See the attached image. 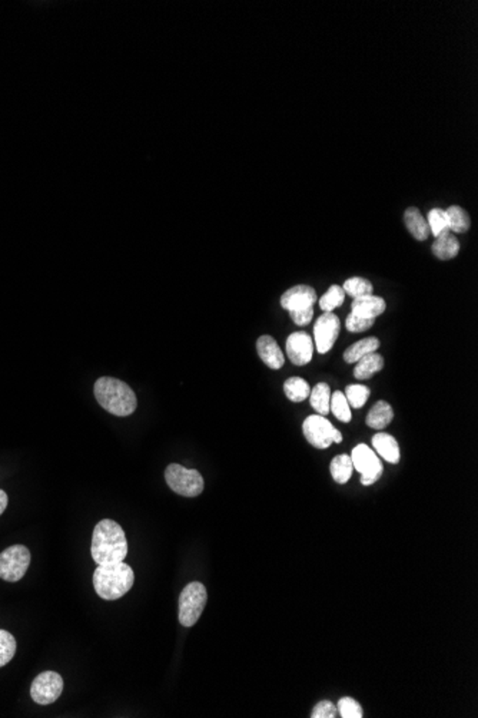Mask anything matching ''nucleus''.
<instances>
[{"label": "nucleus", "mask_w": 478, "mask_h": 718, "mask_svg": "<svg viewBox=\"0 0 478 718\" xmlns=\"http://www.w3.org/2000/svg\"><path fill=\"white\" fill-rule=\"evenodd\" d=\"M315 302H317L315 290L310 285H305V284L291 287L289 290H287L284 292L281 297V306H282V309H285L288 311L313 307Z\"/></svg>", "instance_id": "f8f14e48"}, {"label": "nucleus", "mask_w": 478, "mask_h": 718, "mask_svg": "<svg viewBox=\"0 0 478 718\" xmlns=\"http://www.w3.org/2000/svg\"><path fill=\"white\" fill-rule=\"evenodd\" d=\"M63 691V679L55 671L41 672L32 682L30 697L39 705H49L57 701Z\"/></svg>", "instance_id": "6e6552de"}, {"label": "nucleus", "mask_w": 478, "mask_h": 718, "mask_svg": "<svg viewBox=\"0 0 478 718\" xmlns=\"http://www.w3.org/2000/svg\"><path fill=\"white\" fill-rule=\"evenodd\" d=\"M310 402L318 414L327 416L331 412L329 410V402H331L329 386L327 383H318L314 388H311Z\"/></svg>", "instance_id": "4be33fe9"}, {"label": "nucleus", "mask_w": 478, "mask_h": 718, "mask_svg": "<svg viewBox=\"0 0 478 718\" xmlns=\"http://www.w3.org/2000/svg\"><path fill=\"white\" fill-rule=\"evenodd\" d=\"M351 461L354 468L361 473V483L371 486L377 482L383 475V463L378 459L377 453L371 450L367 445L361 443L353 449Z\"/></svg>", "instance_id": "0eeeda50"}, {"label": "nucleus", "mask_w": 478, "mask_h": 718, "mask_svg": "<svg viewBox=\"0 0 478 718\" xmlns=\"http://www.w3.org/2000/svg\"><path fill=\"white\" fill-rule=\"evenodd\" d=\"M16 654V639L15 637L5 631L0 630V667H5L12 661V658Z\"/></svg>", "instance_id": "c85d7f7f"}, {"label": "nucleus", "mask_w": 478, "mask_h": 718, "mask_svg": "<svg viewBox=\"0 0 478 718\" xmlns=\"http://www.w3.org/2000/svg\"><path fill=\"white\" fill-rule=\"evenodd\" d=\"M289 316H291V320L296 325H306V324H310V321L314 317V309L308 307V309H301V310L289 311Z\"/></svg>", "instance_id": "72a5a7b5"}, {"label": "nucleus", "mask_w": 478, "mask_h": 718, "mask_svg": "<svg viewBox=\"0 0 478 718\" xmlns=\"http://www.w3.org/2000/svg\"><path fill=\"white\" fill-rule=\"evenodd\" d=\"M343 290L346 294L351 296L353 299H357V297H362V296H369L372 294L374 291V287L371 284L369 280L367 278H362V277H351L348 278L344 285H343Z\"/></svg>", "instance_id": "bb28decb"}, {"label": "nucleus", "mask_w": 478, "mask_h": 718, "mask_svg": "<svg viewBox=\"0 0 478 718\" xmlns=\"http://www.w3.org/2000/svg\"><path fill=\"white\" fill-rule=\"evenodd\" d=\"M427 222H428V226H430V233L435 238L439 237V236H444V234H449L450 233L449 217H447L446 210H441V208L431 210L428 212Z\"/></svg>", "instance_id": "393cba45"}, {"label": "nucleus", "mask_w": 478, "mask_h": 718, "mask_svg": "<svg viewBox=\"0 0 478 718\" xmlns=\"http://www.w3.org/2000/svg\"><path fill=\"white\" fill-rule=\"evenodd\" d=\"M392 417H394V412H392V407L390 406V403L380 400L371 407L365 421H367L368 428L380 431V429H384L388 426V424L392 421Z\"/></svg>", "instance_id": "f3484780"}, {"label": "nucleus", "mask_w": 478, "mask_h": 718, "mask_svg": "<svg viewBox=\"0 0 478 718\" xmlns=\"http://www.w3.org/2000/svg\"><path fill=\"white\" fill-rule=\"evenodd\" d=\"M336 712L338 708L331 701H321L314 707L311 718H335Z\"/></svg>", "instance_id": "473e14b6"}, {"label": "nucleus", "mask_w": 478, "mask_h": 718, "mask_svg": "<svg viewBox=\"0 0 478 718\" xmlns=\"http://www.w3.org/2000/svg\"><path fill=\"white\" fill-rule=\"evenodd\" d=\"M93 393L102 407L118 417L130 416L138 406L130 386L114 377L97 379L93 386Z\"/></svg>", "instance_id": "f03ea898"}, {"label": "nucleus", "mask_w": 478, "mask_h": 718, "mask_svg": "<svg viewBox=\"0 0 478 718\" xmlns=\"http://www.w3.org/2000/svg\"><path fill=\"white\" fill-rule=\"evenodd\" d=\"M380 344L381 343H380V340L377 337L362 339V340L357 341L355 344L350 346L344 351V360L347 363H357L358 360H361L362 357H365L367 354L377 351V348H380Z\"/></svg>", "instance_id": "aec40b11"}, {"label": "nucleus", "mask_w": 478, "mask_h": 718, "mask_svg": "<svg viewBox=\"0 0 478 718\" xmlns=\"http://www.w3.org/2000/svg\"><path fill=\"white\" fill-rule=\"evenodd\" d=\"M8 502H9V499H8L6 492L0 489V515H2L5 512V509L8 508Z\"/></svg>", "instance_id": "f704fd0d"}, {"label": "nucleus", "mask_w": 478, "mask_h": 718, "mask_svg": "<svg viewBox=\"0 0 478 718\" xmlns=\"http://www.w3.org/2000/svg\"><path fill=\"white\" fill-rule=\"evenodd\" d=\"M165 480L172 491L185 498H195L203 492L205 482L195 469H186L182 465L170 463L165 469Z\"/></svg>", "instance_id": "39448f33"}, {"label": "nucleus", "mask_w": 478, "mask_h": 718, "mask_svg": "<svg viewBox=\"0 0 478 718\" xmlns=\"http://www.w3.org/2000/svg\"><path fill=\"white\" fill-rule=\"evenodd\" d=\"M338 712L343 718H362V707L351 697L341 698L338 703Z\"/></svg>", "instance_id": "7c9ffc66"}, {"label": "nucleus", "mask_w": 478, "mask_h": 718, "mask_svg": "<svg viewBox=\"0 0 478 718\" xmlns=\"http://www.w3.org/2000/svg\"><path fill=\"white\" fill-rule=\"evenodd\" d=\"M90 553L97 565H109L125 561L128 555V541L118 522L111 519L97 522L92 535Z\"/></svg>", "instance_id": "f257e3e1"}, {"label": "nucleus", "mask_w": 478, "mask_h": 718, "mask_svg": "<svg viewBox=\"0 0 478 718\" xmlns=\"http://www.w3.org/2000/svg\"><path fill=\"white\" fill-rule=\"evenodd\" d=\"M446 212L449 217L450 233L463 234L470 230V225H471L470 215L467 214V211L464 208H461L458 205H451Z\"/></svg>", "instance_id": "b1692460"}, {"label": "nucleus", "mask_w": 478, "mask_h": 718, "mask_svg": "<svg viewBox=\"0 0 478 718\" xmlns=\"http://www.w3.org/2000/svg\"><path fill=\"white\" fill-rule=\"evenodd\" d=\"M329 410H332L334 416L339 420V421H344V423H348L351 421V407L347 402V398L346 395L343 393V391H335L334 395H331V402H329Z\"/></svg>", "instance_id": "cd10ccee"}, {"label": "nucleus", "mask_w": 478, "mask_h": 718, "mask_svg": "<svg viewBox=\"0 0 478 718\" xmlns=\"http://www.w3.org/2000/svg\"><path fill=\"white\" fill-rule=\"evenodd\" d=\"M257 351L261 360L269 367L278 370L285 363V355L280 348L278 343L271 336H261L257 340Z\"/></svg>", "instance_id": "ddd939ff"}, {"label": "nucleus", "mask_w": 478, "mask_h": 718, "mask_svg": "<svg viewBox=\"0 0 478 718\" xmlns=\"http://www.w3.org/2000/svg\"><path fill=\"white\" fill-rule=\"evenodd\" d=\"M339 330H341V321L332 313H325L317 320V323L314 325V339H315V346H317V350L320 354H325L334 347V344L338 339Z\"/></svg>", "instance_id": "9d476101"}, {"label": "nucleus", "mask_w": 478, "mask_h": 718, "mask_svg": "<svg viewBox=\"0 0 478 718\" xmlns=\"http://www.w3.org/2000/svg\"><path fill=\"white\" fill-rule=\"evenodd\" d=\"M334 442H335V443H341V442H343V435H341V432H339V431H336V429H335V433H334Z\"/></svg>", "instance_id": "c9c22d12"}, {"label": "nucleus", "mask_w": 478, "mask_h": 718, "mask_svg": "<svg viewBox=\"0 0 478 718\" xmlns=\"http://www.w3.org/2000/svg\"><path fill=\"white\" fill-rule=\"evenodd\" d=\"M374 318H364V317H360L354 313H351L348 317H347V330L351 332V333H362V332H367L369 330L372 325H374Z\"/></svg>", "instance_id": "2f4dec72"}, {"label": "nucleus", "mask_w": 478, "mask_h": 718, "mask_svg": "<svg viewBox=\"0 0 478 718\" xmlns=\"http://www.w3.org/2000/svg\"><path fill=\"white\" fill-rule=\"evenodd\" d=\"M458 252H460V243L451 233L437 237L432 244V254L438 259H442V261H447V259L457 257Z\"/></svg>", "instance_id": "6ab92c4d"}, {"label": "nucleus", "mask_w": 478, "mask_h": 718, "mask_svg": "<svg viewBox=\"0 0 478 718\" xmlns=\"http://www.w3.org/2000/svg\"><path fill=\"white\" fill-rule=\"evenodd\" d=\"M133 569L125 562L99 565L93 572L96 594L105 601H116L126 595L133 586Z\"/></svg>", "instance_id": "7ed1b4c3"}, {"label": "nucleus", "mask_w": 478, "mask_h": 718, "mask_svg": "<svg viewBox=\"0 0 478 718\" xmlns=\"http://www.w3.org/2000/svg\"><path fill=\"white\" fill-rule=\"evenodd\" d=\"M346 300V292L341 285H331L325 294L320 299V307L324 313H332L335 309L343 306Z\"/></svg>", "instance_id": "a878e982"}, {"label": "nucleus", "mask_w": 478, "mask_h": 718, "mask_svg": "<svg viewBox=\"0 0 478 718\" xmlns=\"http://www.w3.org/2000/svg\"><path fill=\"white\" fill-rule=\"evenodd\" d=\"M287 354L295 366L308 365L314 354L313 339L303 332L292 333L287 339Z\"/></svg>", "instance_id": "9b49d317"}, {"label": "nucleus", "mask_w": 478, "mask_h": 718, "mask_svg": "<svg viewBox=\"0 0 478 718\" xmlns=\"http://www.w3.org/2000/svg\"><path fill=\"white\" fill-rule=\"evenodd\" d=\"M372 446L375 452H378L383 459H385L390 463H398L400 462V446L394 436L388 433H377L372 438Z\"/></svg>", "instance_id": "dca6fc26"}, {"label": "nucleus", "mask_w": 478, "mask_h": 718, "mask_svg": "<svg viewBox=\"0 0 478 718\" xmlns=\"http://www.w3.org/2000/svg\"><path fill=\"white\" fill-rule=\"evenodd\" d=\"M284 391L291 402L299 403L310 398L311 387L301 377H291L284 383Z\"/></svg>", "instance_id": "5701e85b"}, {"label": "nucleus", "mask_w": 478, "mask_h": 718, "mask_svg": "<svg viewBox=\"0 0 478 718\" xmlns=\"http://www.w3.org/2000/svg\"><path fill=\"white\" fill-rule=\"evenodd\" d=\"M385 307H387V304L383 297L369 294V296H362V297L354 299V302L351 304V310H353L351 313H354L360 317H364V318L375 320L385 311Z\"/></svg>", "instance_id": "4468645a"}, {"label": "nucleus", "mask_w": 478, "mask_h": 718, "mask_svg": "<svg viewBox=\"0 0 478 718\" xmlns=\"http://www.w3.org/2000/svg\"><path fill=\"white\" fill-rule=\"evenodd\" d=\"M302 432L305 439L317 449H327L334 442L335 428L321 414H313L306 417L302 424Z\"/></svg>", "instance_id": "1a4fd4ad"}, {"label": "nucleus", "mask_w": 478, "mask_h": 718, "mask_svg": "<svg viewBox=\"0 0 478 718\" xmlns=\"http://www.w3.org/2000/svg\"><path fill=\"white\" fill-rule=\"evenodd\" d=\"M346 398L350 407L361 409L369 398V388L364 384H351L346 388Z\"/></svg>", "instance_id": "c756f323"}, {"label": "nucleus", "mask_w": 478, "mask_h": 718, "mask_svg": "<svg viewBox=\"0 0 478 718\" xmlns=\"http://www.w3.org/2000/svg\"><path fill=\"white\" fill-rule=\"evenodd\" d=\"M329 469H331L332 479L336 483H339V485L347 483L351 479L353 472H354V465H353V461H351V456H347V454H338V456H335V458L331 462Z\"/></svg>", "instance_id": "412c9836"}, {"label": "nucleus", "mask_w": 478, "mask_h": 718, "mask_svg": "<svg viewBox=\"0 0 478 718\" xmlns=\"http://www.w3.org/2000/svg\"><path fill=\"white\" fill-rule=\"evenodd\" d=\"M30 565V550L25 545H13L0 553V579L20 581Z\"/></svg>", "instance_id": "423d86ee"}, {"label": "nucleus", "mask_w": 478, "mask_h": 718, "mask_svg": "<svg viewBox=\"0 0 478 718\" xmlns=\"http://www.w3.org/2000/svg\"><path fill=\"white\" fill-rule=\"evenodd\" d=\"M384 367V357L378 353H369L361 360L357 362V366L354 369V376L358 380H368L374 374L381 372Z\"/></svg>", "instance_id": "a211bd4d"}, {"label": "nucleus", "mask_w": 478, "mask_h": 718, "mask_svg": "<svg viewBox=\"0 0 478 718\" xmlns=\"http://www.w3.org/2000/svg\"><path fill=\"white\" fill-rule=\"evenodd\" d=\"M208 592L200 582H191L179 595V623L184 627H193L207 607Z\"/></svg>", "instance_id": "20e7f679"}, {"label": "nucleus", "mask_w": 478, "mask_h": 718, "mask_svg": "<svg viewBox=\"0 0 478 718\" xmlns=\"http://www.w3.org/2000/svg\"><path fill=\"white\" fill-rule=\"evenodd\" d=\"M404 222H405V226L409 231V234H411L416 240L425 241L430 237L431 233H430L428 222L424 219V217L418 208H416V207L407 208L404 212Z\"/></svg>", "instance_id": "2eb2a0df"}]
</instances>
